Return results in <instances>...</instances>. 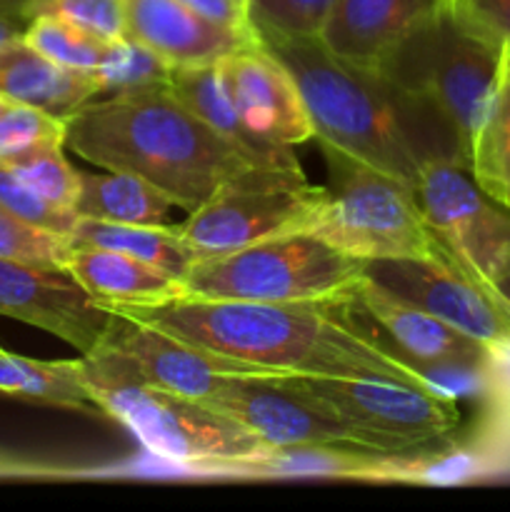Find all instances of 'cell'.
<instances>
[{
  "label": "cell",
  "mask_w": 510,
  "mask_h": 512,
  "mask_svg": "<svg viewBox=\"0 0 510 512\" xmlns=\"http://www.w3.org/2000/svg\"><path fill=\"white\" fill-rule=\"evenodd\" d=\"M338 0H248V18L258 38L318 35Z\"/></svg>",
  "instance_id": "83f0119b"
},
{
  "label": "cell",
  "mask_w": 510,
  "mask_h": 512,
  "mask_svg": "<svg viewBox=\"0 0 510 512\" xmlns=\"http://www.w3.org/2000/svg\"><path fill=\"white\" fill-rule=\"evenodd\" d=\"M100 93L98 75L58 65L23 38L0 45V95L10 103L65 120Z\"/></svg>",
  "instance_id": "ac0fdd59"
},
{
  "label": "cell",
  "mask_w": 510,
  "mask_h": 512,
  "mask_svg": "<svg viewBox=\"0 0 510 512\" xmlns=\"http://www.w3.org/2000/svg\"><path fill=\"white\" fill-rule=\"evenodd\" d=\"M63 148L65 145H50V148L38 150L30 158L8 165V168L45 200L75 213V200L80 193V170L68 163Z\"/></svg>",
  "instance_id": "4dcf8cb0"
},
{
  "label": "cell",
  "mask_w": 510,
  "mask_h": 512,
  "mask_svg": "<svg viewBox=\"0 0 510 512\" xmlns=\"http://www.w3.org/2000/svg\"><path fill=\"white\" fill-rule=\"evenodd\" d=\"M85 383L100 415L128 428L148 453L188 468L218 470L270 448L220 410L145 383L113 350L83 355Z\"/></svg>",
  "instance_id": "277c9868"
},
{
  "label": "cell",
  "mask_w": 510,
  "mask_h": 512,
  "mask_svg": "<svg viewBox=\"0 0 510 512\" xmlns=\"http://www.w3.org/2000/svg\"><path fill=\"white\" fill-rule=\"evenodd\" d=\"M490 293L498 298V303L503 305L505 313L510 315V260L505 263V268L500 270V275L495 278V283L490 285Z\"/></svg>",
  "instance_id": "e575fe53"
},
{
  "label": "cell",
  "mask_w": 510,
  "mask_h": 512,
  "mask_svg": "<svg viewBox=\"0 0 510 512\" xmlns=\"http://www.w3.org/2000/svg\"><path fill=\"white\" fill-rule=\"evenodd\" d=\"M0 205L18 218L50 230V233L63 235V238H70V230L78 223V215L73 210L58 208L45 200L3 163H0Z\"/></svg>",
  "instance_id": "1f68e13d"
},
{
  "label": "cell",
  "mask_w": 510,
  "mask_h": 512,
  "mask_svg": "<svg viewBox=\"0 0 510 512\" xmlns=\"http://www.w3.org/2000/svg\"><path fill=\"white\" fill-rule=\"evenodd\" d=\"M223 83L250 133L268 145L295 148L313 138L308 108L293 75L263 43L220 60Z\"/></svg>",
  "instance_id": "9a60e30c"
},
{
  "label": "cell",
  "mask_w": 510,
  "mask_h": 512,
  "mask_svg": "<svg viewBox=\"0 0 510 512\" xmlns=\"http://www.w3.org/2000/svg\"><path fill=\"white\" fill-rule=\"evenodd\" d=\"M468 23L510 45V0H450Z\"/></svg>",
  "instance_id": "d6a6232c"
},
{
  "label": "cell",
  "mask_w": 510,
  "mask_h": 512,
  "mask_svg": "<svg viewBox=\"0 0 510 512\" xmlns=\"http://www.w3.org/2000/svg\"><path fill=\"white\" fill-rule=\"evenodd\" d=\"M450 0H338L318 38L340 58L375 65Z\"/></svg>",
  "instance_id": "e0dca14e"
},
{
  "label": "cell",
  "mask_w": 510,
  "mask_h": 512,
  "mask_svg": "<svg viewBox=\"0 0 510 512\" xmlns=\"http://www.w3.org/2000/svg\"><path fill=\"white\" fill-rule=\"evenodd\" d=\"M100 348H108L115 355H120L128 363V368L145 383L195 400L213 398L238 378L270 375L255 365L243 363V360L210 353L200 345L185 343V340L173 338L163 330L135 323L123 315Z\"/></svg>",
  "instance_id": "5bb4252c"
},
{
  "label": "cell",
  "mask_w": 510,
  "mask_h": 512,
  "mask_svg": "<svg viewBox=\"0 0 510 512\" xmlns=\"http://www.w3.org/2000/svg\"><path fill=\"white\" fill-rule=\"evenodd\" d=\"M23 40L45 58L83 73H95L105 63L110 50V40L98 38L55 15H38L28 20Z\"/></svg>",
  "instance_id": "d4e9b609"
},
{
  "label": "cell",
  "mask_w": 510,
  "mask_h": 512,
  "mask_svg": "<svg viewBox=\"0 0 510 512\" xmlns=\"http://www.w3.org/2000/svg\"><path fill=\"white\" fill-rule=\"evenodd\" d=\"M123 318L150 325L210 353L243 360L270 375L373 378L425 385L378 343L360 333L335 300L253 303L173 298L153 305H108Z\"/></svg>",
  "instance_id": "7a4b0ae2"
},
{
  "label": "cell",
  "mask_w": 510,
  "mask_h": 512,
  "mask_svg": "<svg viewBox=\"0 0 510 512\" xmlns=\"http://www.w3.org/2000/svg\"><path fill=\"white\" fill-rule=\"evenodd\" d=\"M0 393L30 403L100 415L85 383L83 358L33 360L0 348Z\"/></svg>",
  "instance_id": "7402d4cb"
},
{
  "label": "cell",
  "mask_w": 510,
  "mask_h": 512,
  "mask_svg": "<svg viewBox=\"0 0 510 512\" xmlns=\"http://www.w3.org/2000/svg\"><path fill=\"white\" fill-rule=\"evenodd\" d=\"M298 85L320 148H333L413 188L430 163L468 168L448 115L375 65L335 55L318 35L260 38Z\"/></svg>",
  "instance_id": "6da1fadb"
},
{
  "label": "cell",
  "mask_w": 510,
  "mask_h": 512,
  "mask_svg": "<svg viewBox=\"0 0 510 512\" xmlns=\"http://www.w3.org/2000/svg\"><path fill=\"white\" fill-rule=\"evenodd\" d=\"M183 5H188L190 10L200 13L203 18L213 20V23L225 25V28L240 30V33H255L253 23L248 18V5L243 0H180Z\"/></svg>",
  "instance_id": "836d02e7"
},
{
  "label": "cell",
  "mask_w": 510,
  "mask_h": 512,
  "mask_svg": "<svg viewBox=\"0 0 510 512\" xmlns=\"http://www.w3.org/2000/svg\"><path fill=\"white\" fill-rule=\"evenodd\" d=\"M363 278V260L295 230L245 248L205 255L180 278V298L305 303L338 300Z\"/></svg>",
  "instance_id": "8992f818"
},
{
  "label": "cell",
  "mask_w": 510,
  "mask_h": 512,
  "mask_svg": "<svg viewBox=\"0 0 510 512\" xmlns=\"http://www.w3.org/2000/svg\"><path fill=\"white\" fill-rule=\"evenodd\" d=\"M200 403L238 420L270 448L338 445V448H358L380 455H403L395 453L383 438L350 423L323 400L300 388L293 375L238 378L218 395Z\"/></svg>",
  "instance_id": "30bf717a"
},
{
  "label": "cell",
  "mask_w": 510,
  "mask_h": 512,
  "mask_svg": "<svg viewBox=\"0 0 510 512\" xmlns=\"http://www.w3.org/2000/svg\"><path fill=\"white\" fill-rule=\"evenodd\" d=\"M323 198L303 168L255 165L205 200L178 225L198 258L230 253L260 240L305 230Z\"/></svg>",
  "instance_id": "ba28073f"
},
{
  "label": "cell",
  "mask_w": 510,
  "mask_h": 512,
  "mask_svg": "<svg viewBox=\"0 0 510 512\" xmlns=\"http://www.w3.org/2000/svg\"><path fill=\"white\" fill-rule=\"evenodd\" d=\"M505 43L490 38L453 5L440 8L375 63L400 85L433 100L470 143L493 95Z\"/></svg>",
  "instance_id": "52a82bcc"
},
{
  "label": "cell",
  "mask_w": 510,
  "mask_h": 512,
  "mask_svg": "<svg viewBox=\"0 0 510 512\" xmlns=\"http://www.w3.org/2000/svg\"><path fill=\"white\" fill-rule=\"evenodd\" d=\"M413 195L455 265L490 290L510 260V208L490 198L460 163L425 165Z\"/></svg>",
  "instance_id": "9c48e42d"
},
{
  "label": "cell",
  "mask_w": 510,
  "mask_h": 512,
  "mask_svg": "<svg viewBox=\"0 0 510 512\" xmlns=\"http://www.w3.org/2000/svg\"><path fill=\"white\" fill-rule=\"evenodd\" d=\"M68 240L70 248L118 250L160 268L163 273L175 275L178 280L198 260L195 250L180 235L178 225H128L78 218Z\"/></svg>",
  "instance_id": "44dd1931"
},
{
  "label": "cell",
  "mask_w": 510,
  "mask_h": 512,
  "mask_svg": "<svg viewBox=\"0 0 510 512\" xmlns=\"http://www.w3.org/2000/svg\"><path fill=\"white\" fill-rule=\"evenodd\" d=\"M293 378L335 413L383 438L395 453L430 448L460 423L458 400L435 390L373 378Z\"/></svg>",
  "instance_id": "8fae6325"
},
{
  "label": "cell",
  "mask_w": 510,
  "mask_h": 512,
  "mask_svg": "<svg viewBox=\"0 0 510 512\" xmlns=\"http://www.w3.org/2000/svg\"><path fill=\"white\" fill-rule=\"evenodd\" d=\"M28 3L30 0H0V13L25 20V8H28Z\"/></svg>",
  "instance_id": "d590c367"
},
{
  "label": "cell",
  "mask_w": 510,
  "mask_h": 512,
  "mask_svg": "<svg viewBox=\"0 0 510 512\" xmlns=\"http://www.w3.org/2000/svg\"><path fill=\"white\" fill-rule=\"evenodd\" d=\"M8 105H10V100H5L3 95H0V115L5 113V108H8Z\"/></svg>",
  "instance_id": "8d00e7d4"
},
{
  "label": "cell",
  "mask_w": 510,
  "mask_h": 512,
  "mask_svg": "<svg viewBox=\"0 0 510 512\" xmlns=\"http://www.w3.org/2000/svg\"><path fill=\"white\" fill-rule=\"evenodd\" d=\"M65 145L95 168L148 180L188 213L255 168L170 88L90 100L65 118Z\"/></svg>",
  "instance_id": "3957f363"
},
{
  "label": "cell",
  "mask_w": 510,
  "mask_h": 512,
  "mask_svg": "<svg viewBox=\"0 0 510 512\" xmlns=\"http://www.w3.org/2000/svg\"><path fill=\"white\" fill-rule=\"evenodd\" d=\"M468 168L490 198L510 208V45H505L493 95L470 143Z\"/></svg>",
  "instance_id": "cb8c5ba5"
},
{
  "label": "cell",
  "mask_w": 510,
  "mask_h": 512,
  "mask_svg": "<svg viewBox=\"0 0 510 512\" xmlns=\"http://www.w3.org/2000/svg\"><path fill=\"white\" fill-rule=\"evenodd\" d=\"M128 35L175 68L208 65L260 43L258 35L213 23L180 0H125Z\"/></svg>",
  "instance_id": "2e32d148"
},
{
  "label": "cell",
  "mask_w": 510,
  "mask_h": 512,
  "mask_svg": "<svg viewBox=\"0 0 510 512\" xmlns=\"http://www.w3.org/2000/svg\"><path fill=\"white\" fill-rule=\"evenodd\" d=\"M170 90L203 123H208L215 133L223 135L230 145H235L240 150V155L248 158L253 165H265V168H300L293 148L268 145L250 133L248 125L243 123L240 113L235 110L228 90H225L220 60L208 65L175 68L173 78H170Z\"/></svg>",
  "instance_id": "d6986e66"
},
{
  "label": "cell",
  "mask_w": 510,
  "mask_h": 512,
  "mask_svg": "<svg viewBox=\"0 0 510 512\" xmlns=\"http://www.w3.org/2000/svg\"><path fill=\"white\" fill-rule=\"evenodd\" d=\"M363 278L478 340L510 365V315L483 283L455 263L423 258L365 260Z\"/></svg>",
  "instance_id": "7c38bea8"
},
{
  "label": "cell",
  "mask_w": 510,
  "mask_h": 512,
  "mask_svg": "<svg viewBox=\"0 0 510 512\" xmlns=\"http://www.w3.org/2000/svg\"><path fill=\"white\" fill-rule=\"evenodd\" d=\"M243 3H245V5H248V0H243Z\"/></svg>",
  "instance_id": "74e56055"
},
{
  "label": "cell",
  "mask_w": 510,
  "mask_h": 512,
  "mask_svg": "<svg viewBox=\"0 0 510 512\" xmlns=\"http://www.w3.org/2000/svg\"><path fill=\"white\" fill-rule=\"evenodd\" d=\"M70 240L18 218L0 205V258L33 265H63L70 258Z\"/></svg>",
  "instance_id": "f1b7e54d"
},
{
  "label": "cell",
  "mask_w": 510,
  "mask_h": 512,
  "mask_svg": "<svg viewBox=\"0 0 510 512\" xmlns=\"http://www.w3.org/2000/svg\"><path fill=\"white\" fill-rule=\"evenodd\" d=\"M173 203L148 180L130 173H80L78 218L128 225H168Z\"/></svg>",
  "instance_id": "603a6c76"
},
{
  "label": "cell",
  "mask_w": 510,
  "mask_h": 512,
  "mask_svg": "<svg viewBox=\"0 0 510 512\" xmlns=\"http://www.w3.org/2000/svg\"><path fill=\"white\" fill-rule=\"evenodd\" d=\"M38 15H55L103 40L128 38L125 0H30L25 23Z\"/></svg>",
  "instance_id": "f546056e"
},
{
  "label": "cell",
  "mask_w": 510,
  "mask_h": 512,
  "mask_svg": "<svg viewBox=\"0 0 510 512\" xmlns=\"http://www.w3.org/2000/svg\"><path fill=\"white\" fill-rule=\"evenodd\" d=\"M0 315L35 325L90 355L110 338L120 315L98 303L63 265L0 258Z\"/></svg>",
  "instance_id": "4fadbf2b"
},
{
  "label": "cell",
  "mask_w": 510,
  "mask_h": 512,
  "mask_svg": "<svg viewBox=\"0 0 510 512\" xmlns=\"http://www.w3.org/2000/svg\"><path fill=\"white\" fill-rule=\"evenodd\" d=\"M328 185L310 215L305 233L318 235L340 253L358 260L423 258L455 263L425 223L413 188L333 148Z\"/></svg>",
  "instance_id": "5b68a950"
},
{
  "label": "cell",
  "mask_w": 510,
  "mask_h": 512,
  "mask_svg": "<svg viewBox=\"0 0 510 512\" xmlns=\"http://www.w3.org/2000/svg\"><path fill=\"white\" fill-rule=\"evenodd\" d=\"M65 268L103 305H153L183 293L175 275L118 250L73 248Z\"/></svg>",
  "instance_id": "ffe728a7"
},
{
  "label": "cell",
  "mask_w": 510,
  "mask_h": 512,
  "mask_svg": "<svg viewBox=\"0 0 510 512\" xmlns=\"http://www.w3.org/2000/svg\"><path fill=\"white\" fill-rule=\"evenodd\" d=\"M50 145H65V120L30 108L10 103L0 115V163L15 165Z\"/></svg>",
  "instance_id": "4316f807"
},
{
  "label": "cell",
  "mask_w": 510,
  "mask_h": 512,
  "mask_svg": "<svg viewBox=\"0 0 510 512\" xmlns=\"http://www.w3.org/2000/svg\"><path fill=\"white\" fill-rule=\"evenodd\" d=\"M175 65L135 38L113 40L105 63L95 70L100 88L108 95L138 93L150 88H170Z\"/></svg>",
  "instance_id": "484cf974"
}]
</instances>
